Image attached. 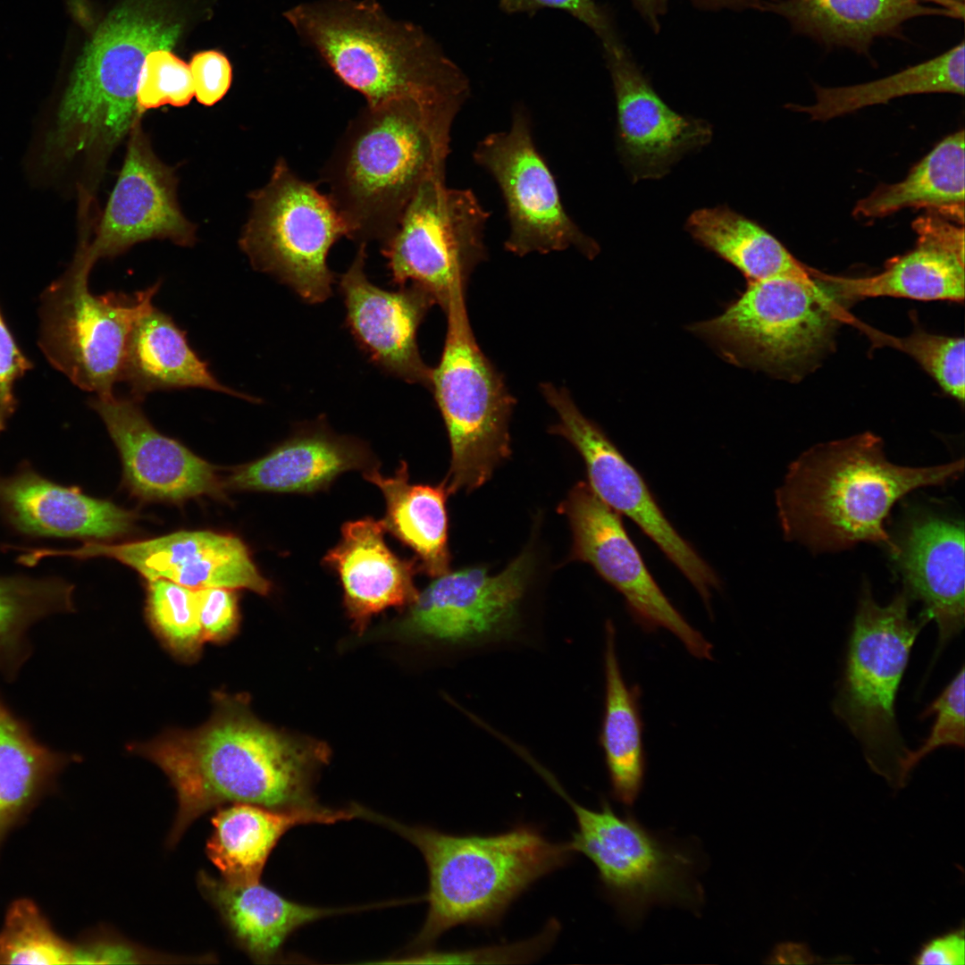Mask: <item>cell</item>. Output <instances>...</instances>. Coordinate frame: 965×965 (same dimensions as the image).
I'll list each match as a JSON object with an SVG mask.
<instances>
[{
	"label": "cell",
	"instance_id": "d4e9b609",
	"mask_svg": "<svg viewBox=\"0 0 965 965\" xmlns=\"http://www.w3.org/2000/svg\"><path fill=\"white\" fill-rule=\"evenodd\" d=\"M385 532L382 521L373 517L347 522L340 541L323 559L337 573L347 612L359 631L373 616L411 605L419 594L414 582L416 559L397 556L384 540Z\"/></svg>",
	"mask_w": 965,
	"mask_h": 965
},
{
	"label": "cell",
	"instance_id": "b9f144b4",
	"mask_svg": "<svg viewBox=\"0 0 965 965\" xmlns=\"http://www.w3.org/2000/svg\"><path fill=\"white\" fill-rule=\"evenodd\" d=\"M193 96L189 65L169 49H156L147 55L137 90V102L141 113L164 105L184 106Z\"/></svg>",
	"mask_w": 965,
	"mask_h": 965
},
{
	"label": "cell",
	"instance_id": "277c9868",
	"mask_svg": "<svg viewBox=\"0 0 965 965\" xmlns=\"http://www.w3.org/2000/svg\"><path fill=\"white\" fill-rule=\"evenodd\" d=\"M457 113L411 100L365 105L320 172L327 196L359 243L386 240L420 186L445 179Z\"/></svg>",
	"mask_w": 965,
	"mask_h": 965
},
{
	"label": "cell",
	"instance_id": "f1b7e54d",
	"mask_svg": "<svg viewBox=\"0 0 965 965\" xmlns=\"http://www.w3.org/2000/svg\"><path fill=\"white\" fill-rule=\"evenodd\" d=\"M198 881L202 893L219 911L236 942L257 962L277 958L284 942L298 928L351 910L299 904L259 881L230 882L204 871Z\"/></svg>",
	"mask_w": 965,
	"mask_h": 965
},
{
	"label": "cell",
	"instance_id": "7a4b0ae2",
	"mask_svg": "<svg viewBox=\"0 0 965 965\" xmlns=\"http://www.w3.org/2000/svg\"><path fill=\"white\" fill-rule=\"evenodd\" d=\"M180 32L150 1L117 8L86 45L50 114L29 171L43 185L71 173L77 192L95 196L106 164L143 113L137 90L147 55L170 49Z\"/></svg>",
	"mask_w": 965,
	"mask_h": 965
},
{
	"label": "cell",
	"instance_id": "d590c367",
	"mask_svg": "<svg viewBox=\"0 0 965 965\" xmlns=\"http://www.w3.org/2000/svg\"><path fill=\"white\" fill-rule=\"evenodd\" d=\"M964 41L941 55L883 79L842 87L814 85L816 102L789 108L827 121L863 107L914 94H964Z\"/></svg>",
	"mask_w": 965,
	"mask_h": 965
},
{
	"label": "cell",
	"instance_id": "7402d4cb",
	"mask_svg": "<svg viewBox=\"0 0 965 965\" xmlns=\"http://www.w3.org/2000/svg\"><path fill=\"white\" fill-rule=\"evenodd\" d=\"M891 558L910 600L937 626L931 666L964 627V524L949 516L921 509L909 515Z\"/></svg>",
	"mask_w": 965,
	"mask_h": 965
},
{
	"label": "cell",
	"instance_id": "9a60e30c",
	"mask_svg": "<svg viewBox=\"0 0 965 965\" xmlns=\"http://www.w3.org/2000/svg\"><path fill=\"white\" fill-rule=\"evenodd\" d=\"M533 565L526 550L495 575L470 566L437 576L409 605L400 633L457 650L514 638Z\"/></svg>",
	"mask_w": 965,
	"mask_h": 965
},
{
	"label": "cell",
	"instance_id": "ffe728a7",
	"mask_svg": "<svg viewBox=\"0 0 965 965\" xmlns=\"http://www.w3.org/2000/svg\"><path fill=\"white\" fill-rule=\"evenodd\" d=\"M128 137L122 168L88 242L95 262L148 239H169L182 247L196 241V227L178 204L175 173L155 155L141 120Z\"/></svg>",
	"mask_w": 965,
	"mask_h": 965
},
{
	"label": "cell",
	"instance_id": "db71d44e",
	"mask_svg": "<svg viewBox=\"0 0 965 965\" xmlns=\"http://www.w3.org/2000/svg\"><path fill=\"white\" fill-rule=\"evenodd\" d=\"M922 4L930 3L953 13L955 19L963 20L965 0H918Z\"/></svg>",
	"mask_w": 965,
	"mask_h": 965
},
{
	"label": "cell",
	"instance_id": "7dc6e473",
	"mask_svg": "<svg viewBox=\"0 0 965 965\" xmlns=\"http://www.w3.org/2000/svg\"><path fill=\"white\" fill-rule=\"evenodd\" d=\"M31 367V362L21 351L0 312V433L16 408L15 382Z\"/></svg>",
	"mask_w": 965,
	"mask_h": 965
},
{
	"label": "cell",
	"instance_id": "836d02e7",
	"mask_svg": "<svg viewBox=\"0 0 965 965\" xmlns=\"http://www.w3.org/2000/svg\"><path fill=\"white\" fill-rule=\"evenodd\" d=\"M964 130L941 140L894 184L878 186L859 200L852 214L858 218L889 215L907 207H927L963 221Z\"/></svg>",
	"mask_w": 965,
	"mask_h": 965
},
{
	"label": "cell",
	"instance_id": "4dcf8cb0",
	"mask_svg": "<svg viewBox=\"0 0 965 965\" xmlns=\"http://www.w3.org/2000/svg\"><path fill=\"white\" fill-rule=\"evenodd\" d=\"M376 485L385 500V530L415 553L419 569L437 577L449 571L448 516L445 482L439 485L413 484L408 466L402 461L392 476L382 474L377 466L363 472Z\"/></svg>",
	"mask_w": 965,
	"mask_h": 965
},
{
	"label": "cell",
	"instance_id": "cb8c5ba5",
	"mask_svg": "<svg viewBox=\"0 0 965 965\" xmlns=\"http://www.w3.org/2000/svg\"><path fill=\"white\" fill-rule=\"evenodd\" d=\"M0 514L15 531L35 537L105 541L134 529L137 514L77 487L55 483L22 463L0 474Z\"/></svg>",
	"mask_w": 965,
	"mask_h": 965
},
{
	"label": "cell",
	"instance_id": "2e32d148",
	"mask_svg": "<svg viewBox=\"0 0 965 965\" xmlns=\"http://www.w3.org/2000/svg\"><path fill=\"white\" fill-rule=\"evenodd\" d=\"M541 391L558 415L550 432L567 440L584 460L589 485L610 508L634 521L690 581L707 607L719 578L669 523L643 478L603 431L584 416L565 388L552 383Z\"/></svg>",
	"mask_w": 965,
	"mask_h": 965
},
{
	"label": "cell",
	"instance_id": "8d00e7d4",
	"mask_svg": "<svg viewBox=\"0 0 965 965\" xmlns=\"http://www.w3.org/2000/svg\"><path fill=\"white\" fill-rule=\"evenodd\" d=\"M71 756L42 744L0 695V843Z\"/></svg>",
	"mask_w": 965,
	"mask_h": 965
},
{
	"label": "cell",
	"instance_id": "30bf717a",
	"mask_svg": "<svg viewBox=\"0 0 965 965\" xmlns=\"http://www.w3.org/2000/svg\"><path fill=\"white\" fill-rule=\"evenodd\" d=\"M445 313L446 340L431 372L430 390L449 440L450 466L443 482L450 494L480 487L509 456L508 424L515 399L476 343L465 290L452 296Z\"/></svg>",
	"mask_w": 965,
	"mask_h": 965
},
{
	"label": "cell",
	"instance_id": "e575fe53",
	"mask_svg": "<svg viewBox=\"0 0 965 965\" xmlns=\"http://www.w3.org/2000/svg\"><path fill=\"white\" fill-rule=\"evenodd\" d=\"M684 228L698 244L734 266L748 281L808 270L765 228L727 206L695 210Z\"/></svg>",
	"mask_w": 965,
	"mask_h": 965
},
{
	"label": "cell",
	"instance_id": "4316f807",
	"mask_svg": "<svg viewBox=\"0 0 965 965\" xmlns=\"http://www.w3.org/2000/svg\"><path fill=\"white\" fill-rule=\"evenodd\" d=\"M374 466L375 460L365 443L322 427L312 428L237 467L227 484L241 491L310 493L327 488L345 472H364Z\"/></svg>",
	"mask_w": 965,
	"mask_h": 965
},
{
	"label": "cell",
	"instance_id": "74e56055",
	"mask_svg": "<svg viewBox=\"0 0 965 965\" xmlns=\"http://www.w3.org/2000/svg\"><path fill=\"white\" fill-rule=\"evenodd\" d=\"M73 586L57 577H0V674L13 679L29 658V630L50 615L74 609Z\"/></svg>",
	"mask_w": 965,
	"mask_h": 965
},
{
	"label": "cell",
	"instance_id": "d6986e66",
	"mask_svg": "<svg viewBox=\"0 0 965 965\" xmlns=\"http://www.w3.org/2000/svg\"><path fill=\"white\" fill-rule=\"evenodd\" d=\"M604 53L616 100V147L634 182L664 177L710 142L711 125L667 105L622 42Z\"/></svg>",
	"mask_w": 965,
	"mask_h": 965
},
{
	"label": "cell",
	"instance_id": "c3c4849f",
	"mask_svg": "<svg viewBox=\"0 0 965 965\" xmlns=\"http://www.w3.org/2000/svg\"><path fill=\"white\" fill-rule=\"evenodd\" d=\"M189 68L194 95L200 104L214 105L230 88L231 66L222 53L213 50L199 52L192 57Z\"/></svg>",
	"mask_w": 965,
	"mask_h": 965
},
{
	"label": "cell",
	"instance_id": "8992f818",
	"mask_svg": "<svg viewBox=\"0 0 965 965\" xmlns=\"http://www.w3.org/2000/svg\"><path fill=\"white\" fill-rule=\"evenodd\" d=\"M413 843L428 869V912L413 943L432 944L458 926H493L531 885L570 862L568 842L553 843L530 825L493 835H453L407 826L371 812Z\"/></svg>",
	"mask_w": 965,
	"mask_h": 965
},
{
	"label": "cell",
	"instance_id": "603a6c76",
	"mask_svg": "<svg viewBox=\"0 0 965 965\" xmlns=\"http://www.w3.org/2000/svg\"><path fill=\"white\" fill-rule=\"evenodd\" d=\"M366 245L358 244L355 258L340 279L348 329L381 369L430 388L432 368L421 357L416 335L435 300L415 284L389 291L372 283L365 273Z\"/></svg>",
	"mask_w": 965,
	"mask_h": 965
},
{
	"label": "cell",
	"instance_id": "484cf974",
	"mask_svg": "<svg viewBox=\"0 0 965 965\" xmlns=\"http://www.w3.org/2000/svg\"><path fill=\"white\" fill-rule=\"evenodd\" d=\"M357 805L332 809L318 804L273 809L248 802H233L213 816V832L206 854L230 882L259 881L272 851L290 829L306 824H334L362 818Z\"/></svg>",
	"mask_w": 965,
	"mask_h": 965
},
{
	"label": "cell",
	"instance_id": "83f0119b",
	"mask_svg": "<svg viewBox=\"0 0 965 965\" xmlns=\"http://www.w3.org/2000/svg\"><path fill=\"white\" fill-rule=\"evenodd\" d=\"M760 9L784 18L796 34L827 47L868 55L882 38H902L914 18L952 13L918 0H769Z\"/></svg>",
	"mask_w": 965,
	"mask_h": 965
},
{
	"label": "cell",
	"instance_id": "f907efd6",
	"mask_svg": "<svg viewBox=\"0 0 965 965\" xmlns=\"http://www.w3.org/2000/svg\"><path fill=\"white\" fill-rule=\"evenodd\" d=\"M913 229L918 240L935 244L964 257V230L956 227L936 215L920 217L914 221Z\"/></svg>",
	"mask_w": 965,
	"mask_h": 965
},
{
	"label": "cell",
	"instance_id": "1f68e13d",
	"mask_svg": "<svg viewBox=\"0 0 965 965\" xmlns=\"http://www.w3.org/2000/svg\"><path fill=\"white\" fill-rule=\"evenodd\" d=\"M839 300L894 297L921 301L964 300V257L918 240L916 248L892 259L880 273L863 278L834 276L810 268Z\"/></svg>",
	"mask_w": 965,
	"mask_h": 965
},
{
	"label": "cell",
	"instance_id": "e0dca14e",
	"mask_svg": "<svg viewBox=\"0 0 965 965\" xmlns=\"http://www.w3.org/2000/svg\"><path fill=\"white\" fill-rule=\"evenodd\" d=\"M558 510L566 516L572 530V560L590 564L617 590L636 624L648 632L667 629L692 656L712 659V645L666 597L627 535L619 514L588 482L573 486Z\"/></svg>",
	"mask_w": 965,
	"mask_h": 965
},
{
	"label": "cell",
	"instance_id": "9c48e42d",
	"mask_svg": "<svg viewBox=\"0 0 965 965\" xmlns=\"http://www.w3.org/2000/svg\"><path fill=\"white\" fill-rule=\"evenodd\" d=\"M89 239L90 231L80 229L71 264L41 295L38 344L48 362L74 385L109 396L119 382L130 333L153 306L161 282L133 294H93L88 275L96 262Z\"/></svg>",
	"mask_w": 965,
	"mask_h": 965
},
{
	"label": "cell",
	"instance_id": "816d5d0a",
	"mask_svg": "<svg viewBox=\"0 0 965 965\" xmlns=\"http://www.w3.org/2000/svg\"><path fill=\"white\" fill-rule=\"evenodd\" d=\"M636 9L653 29H659V19L665 13L668 0H632Z\"/></svg>",
	"mask_w": 965,
	"mask_h": 965
},
{
	"label": "cell",
	"instance_id": "f546056e",
	"mask_svg": "<svg viewBox=\"0 0 965 965\" xmlns=\"http://www.w3.org/2000/svg\"><path fill=\"white\" fill-rule=\"evenodd\" d=\"M119 382H125L130 397L140 402L155 390L183 388H203L253 399L222 384L189 347L186 332L154 306L138 318L130 333Z\"/></svg>",
	"mask_w": 965,
	"mask_h": 965
},
{
	"label": "cell",
	"instance_id": "60d3db41",
	"mask_svg": "<svg viewBox=\"0 0 965 965\" xmlns=\"http://www.w3.org/2000/svg\"><path fill=\"white\" fill-rule=\"evenodd\" d=\"M878 346H888L906 353L933 378L942 390L961 404L965 394L964 339L927 332L916 327L906 337L887 335L859 323Z\"/></svg>",
	"mask_w": 965,
	"mask_h": 965
},
{
	"label": "cell",
	"instance_id": "f6af8a7d",
	"mask_svg": "<svg viewBox=\"0 0 965 965\" xmlns=\"http://www.w3.org/2000/svg\"><path fill=\"white\" fill-rule=\"evenodd\" d=\"M499 8L508 14H533L543 8L561 10L591 29L603 48L621 42L609 15L594 0H499Z\"/></svg>",
	"mask_w": 965,
	"mask_h": 965
},
{
	"label": "cell",
	"instance_id": "5bb4252c",
	"mask_svg": "<svg viewBox=\"0 0 965 965\" xmlns=\"http://www.w3.org/2000/svg\"><path fill=\"white\" fill-rule=\"evenodd\" d=\"M474 161L495 180L503 197L509 231L507 251L524 256L575 248L589 259L600 246L566 211L555 178L533 138L525 108L517 106L508 130L482 138Z\"/></svg>",
	"mask_w": 965,
	"mask_h": 965
},
{
	"label": "cell",
	"instance_id": "4fadbf2b",
	"mask_svg": "<svg viewBox=\"0 0 965 965\" xmlns=\"http://www.w3.org/2000/svg\"><path fill=\"white\" fill-rule=\"evenodd\" d=\"M490 215L472 189L448 188L441 178L424 182L382 242L392 281L422 287L445 311L487 257Z\"/></svg>",
	"mask_w": 965,
	"mask_h": 965
},
{
	"label": "cell",
	"instance_id": "7c38bea8",
	"mask_svg": "<svg viewBox=\"0 0 965 965\" xmlns=\"http://www.w3.org/2000/svg\"><path fill=\"white\" fill-rule=\"evenodd\" d=\"M249 198L250 214L239 244L251 265L309 303L326 300L334 282L327 264L329 251L339 239L348 237L329 197L280 157L267 183Z\"/></svg>",
	"mask_w": 965,
	"mask_h": 965
},
{
	"label": "cell",
	"instance_id": "7bdbcfd3",
	"mask_svg": "<svg viewBox=\"0 0 965 965\" xmlns=\"http://www.w3.org/2000/svg\"><path fill=\"white\" fill-rule=\"evenodd\" d=\"M964 666L938 697L922 712L921 718L934 716L929 734L916 751H910L902 765L907 782L912 769L928 754L943 746L964 748Z\"/></svg>",
	"mask_w": 965,
	"mask_h": 965
},
{
	"label": "cell",
	"instance_id": "44dd1931",
	"mask_svg": "<svg viewBox=\"0 0 965 965\" xmlns=\"http://www.w3.org/2000/svg\"><path fill=\"white\" fill-rule=\"evenodd\" d=\"M88 404L119 451L123 482L133 495L147 501L176 503L200 496H222L223 485L214 466L158 432L140 401L112 394L95 395Z\"/></svg>",
	"mask_w": 965,
	"mask_h": 965
},
{
	"label": "cell",
	"instance_id": "f5cc1de1",
	"mask_svg": "<svg viewBox=\"0 0 965 965\" xmlns=\"http://www.w3.org/2000/svg\"><path fill=\"white\" fill-rule=\"evenodd\" d=\"M693 4L707 9H739L746 7L761 8L767 0H691Z\"/></svg>",
	"mask_w": 965,
	"mask_h": 965
},
{
	"label": "cell",
	"instance_id": "ac0fdd59",
	"mask_svg": "<svg viewBox=\"0 0 965 965\" xmlns=\"http://www.w3.org/2000/svg\"><path fill=\"white\" fill-rule=\"evenodd\" d=\"M49 557L113 558L147 581L167 579L193 589L220 586L247 589L261 595L271 591V583L261 574L240 538L209 530L178 531L118 544L88 541L76 549L37 548L28 553L33 564Z\"/></svg>",
	"mask_w": 965,
	"mask_h": 965
},
{
	"label": "cell",
	"instance_id": "5b68a950",
	"mask_svg": "<svg viewBox=\"0 0 965 965\" xmlns=\"http://www.w3.org/2000/svg\"><path fill=\"white\" fill-rule=\"evenodd\" d=\"M287 21L367 105L411 100L459 113L468 78L420 26L390 18L376 0H316Z\"/></svg>",
	"mask_w": 965,
	"mask_h": 965
},
{
	"label": "cell",
	"instance_id": "f35d334b",
	"mask_svg": "<svg viewBox=\"0 0 965 965\" xmlns=\"http://www.w3.org/2000/svg\"><path fill=\"white\" fill-rule=\"evenodd\" d=\"M146 610L152 627L175 655L186 660L199 655L205 638L196 589L167 579L148 580Z\"/></svg>",
	"mask_w": 965,
	"mask_h": 965
},
{
	"label": "cell",
	"instance_id": "3957f363",
	"mask_svg": "<svg viewBox=\"0 0 965 965\" xmlns=\"http://www.w3.org/2000/svg\"><path fill=\"white\" fill-rule=\"evenodd\" d=\"M883 446L878 436L863 432L816 445L793 461L776 492L785 538L820 552L862 541L894 552L895 544L885 527L893 506L916 489L956 479L964 459L902 466L887 460Z\"/></svg>",
	"mask_w": 965,
	"mask_h": 965
},
{
	"label": "cell",
	"instance_id": "ab89813d",
	"mask_svg": "<svg viewBox=\"0 0 965 965\" xmlns=\"http://www.w3.org/2000/svg\"><path fill=\"white\" fill-rule=\"evenodd\" d=\"M74 950L29 899L14 901L0 932V964H70Z\"/></svg>",
	"mask_w": 965,
	"mask_h": 965
},
{
	"label": "cell",
	"instance_id": "d6a6232c",
	"mask_svg": "<svg viewBox=\"0 0 965 965\" xmlns=\"http://www.w3.org/2000/svg\"><path fill=\"white\" fill-rule=\"evenodd\" d=\"M604 669L605 709L600 743L612 796L632 806L642 789L645 776L640 692L637 686L628 687L624 680L617 654L616 629L610 620L605 625Z\"/></svg>",
	"mask_w": 965,
	"mask_h": 965
},
{
	"label": "cell",
	"instance_id": "52a82bcc",
	"mask_svg": "<svg viewBox=\"0 0 965 965\" xmlns=\"http://www.w3.org/2000/svg\"><path fill=\"white\" fill-rule=\"evenodd\" d=\"M808 270L748 281L746 290L718 316L690 330L728 362L794 381L832 344L850 315Z\"/></svg>",
	"mask_w": 965,
	"mask_h": 965
},
{
	"label": "cell",
	"instance_id": "6da1fadb",
	"mask_svg": "<svg viewBox=\"0 0 965 965\" xmlns=\"http://www.w3.org/2000/svg\"><path fill=\"white\" fill-rule=\"evenodd\" d=\"M214 701L211 718L199 728L169 731L131 747L158 766L176 792L171 847L193 821L222 804H317L312 787L329 757L327 748L258 721L242 696L216 693Z\"/></svg>",
	"mask_w": 965,
	"mask_h": 965
},
{
	"label": "cell",
	"instance_id": "ee69618b",
	"mask_svg": "<svg viewBox=\"0 0 965 965\" xmlns=\"http://www.w3.org/2000/svg\"><path fill=\"white\" fill-rule=\"evenodd\" d=\"M558 931V924L551 922L536 937L511 944L480 948L477 950L424 952L391 961L389 963H519L527 962L541 956L552 943Z\"/></svg>",
	"mask_w": 965,
	"mask_h": 965
},
{
	"label": "cell",
	"instance_id": "8fae6325",
	"mask_svg": "<svg viewBox=\"0 0 965 965\" xmlns=\"http://www.w3.org/2000/svg\"><path fill=\"white\" fill-rule=\"evenodd\" d=\"M538 773L573 810L576 830L568 843L596 867L604 893L623 917L637 922L654 904L700 902L691 851L653 834L630 813L617 814L606 800L598 810L583 806L544 768Z\"/></svg>",
	"mask_w": 965,
	"mask_h": 965
},
{
	"label": "cell",
	"instance_id": "ba28073f",
	"mask_svg": "<svg viewBox=\"0 0 965 965\" xmlns=\"http://www.w3.org/2000/svg\"><path fill=\"white\" fill-rule=\"evenodd\" d=\"M909 604L902 591L882 606L863 585L832 703L871 769L897 788L906 784L902 765L910 750L896 719V695L912 646L929 622L921 614L910 617Z\"/></svg>",
	"mask_w": 965,
	"mask_h": 965
},
{
	"label": "cell",
	"instance_id": "bcb514c9",
	"mask_svg": "<svg viewBox=\"0 0 965 965\" xmlns=\"http://www.w3.org/2000/svg\"><path fill=\"white\" fill-rule=\"evenodd\" d=\"M199 622L205 641L223 642L236 632L239 621L234 589L212 586L196 589Z\"/></svg>",
	"mask_w": 965,
	"mask_h": 965
},
{
	"label": "cell",
	"instance_id": "681fc988",
	"mask_svg": "<svg viewBox=\"0 0 965 965\" xmlns=\"http://www.w3.org/2000/svg\"><path fill=\"white\" fill-rule=\"evenodd\" d=\"M917 965H962L965 962L964 929H955L924 943L913 957Z\"/></svg>",
	"mask_w": 965,
	"mask_h": 965
}]
</instances>
